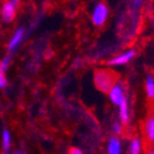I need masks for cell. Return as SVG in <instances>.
<instances>
[{
    "instance_id": "obj_1",
    "label": "cell",
    "mask_w": 154,
    "mask_h": 154,
    "mask_svg": "<svg viewBox=\"0 0 154 154\" xmlns=\"http://www.w3.org/2000/svg\"><path fill=\"white\" fill-rule=\"evenodd\" d=\"M119 75L110 69H96L94 73V84L97 90L109 93L110 89L117 83Z\"/></svg>"
},
{
    "instance_id": "obj_2",
    "label": "cell",
    "mask_w": 154,
    "mask_h": 154,
    "mask_svg": "<svg viewBox=\"0 0 154 154\" xmlns=\"http://www.w3.org/2000/svg\"><path fill=\"white\" fill-rule=\"evenodd\" d=\"M107 16H109V8L104 3H100L95 6V9L93 11L91 21H93V23L95 25V26L100 27L106 22Z\"/></svg>"
},
{
    "instance_id": "obj_3",
    "label": "cell",
    "mask_w": 154,
    "mask_h": 154,
    "mask_svg": "<svg viewBox=\"0 0 154 154\" xmlns=\"http://www.w3.org/2000/svg\"><path fill=\"white\" fill-rule=\"evenodd\" d=\"M143 132H144V138H146L147 146L149 148H152L153 143H154V110L149 113L148 119L144 122Z\"/></svg>"
},
{
    "instance_id": "obj_4",
    "label": "cell",
    "mask_w": 154,
    "mask_h": 154,
    "mask_svg": "<svg viewBox=\"0 0 154 154\" xmlns=\"http://www.w3.org/2000/svg\"><path fill=\"white\" fill-rule=\"evenodd\" d=\"M0 16H2L4 22H11L16 16V5L11 3L10 0L5 2L2 5V10H0Z\"/></svg>"
},
{
    "instance_id": "obj_5",
    "label": "cell",
    "mask_w": 154,
    "mask_h": 154,
    "mask_svg": "<svg viewBox=\"0 0 154 154\" xmlns=\"http://www.w3.org/2000/svg\"><path fill=\"white\" fill-rule=\"evenodd\" d=\"M107 94H109V96H110V100L112 101V104L117 105V106L121 104L122 100L126 97V96H125V93H123V88H122L119 83L115 84V85L110 89V91H109Z\"/></svg>"
},
{
    "instance_id": "obj_6",
    "label": "cell",
    "mask_w": 154,
    "mask_h": 154,
    "mask_svg": "<svg viewBox=\"0 0 154 154\" xmlns=\"http://www.w3.org/2000/svg\"><path fill=\"white\" fill-rule=\"evenodd\" d=\"M134 56H136V52H134L133 49H130L128 52L122 53V54H120V56H117V57L112 58V59L109 62V64H110V66H123V64L128 63L131 59H133Z\"/></svg>"
},
{
    "instance_id": "obj_7",
    "label": "cell",
    "mask_w": 154,
    "mask_h": 154,
    "mask_svg": "<svg viewBox=\"0 0 154 154\" xmlns=\"http://www.w3.org/2000/svg\"><path fill=\"white\" fill-rule=\"evenodd\" d=\"M23 35H25V30L23 29H17L16 30V32L14 33V36L11 37V40H10V42L8 45L9 52H14V51H16V48L19 47L21 41L23 40Z\"/></svg>"
},
{
    "instance_id": "obj_8",
    "label": "cell",
    "mask_w": 154,
    "mask_h": 154,
    "mask_svg": "<svg viewBox=\"0 0 154 154\" xmlns=\"http://www.w3.org/2000/svg\"><path fill=\"white\" fill-rule=\"evenodd\" d=\"M119 107H120V120L122 123L127 125L128 120H130V111H128V101L126 97L122 100V102L119 105Z\"/></svg>"
},
{
    "instance_id": "obj_9",
    "label": "cell",
    "mask_w": 154,
    "mask_h": 154,
    "mask_svg": "<svg viewBox=\"0 0 154 154\" xmlns=\"http://www.w3.org/2000/svg\"><path fill=\"white\" fill-rule=\"evenodd\" d=\"M121 152V140L117 137L110 138L107 143V153L110 154H119Z\"/></svg>"
},
{
    "instance_id": "obj_10",
    "label": "cell",
    "mask_w": 154,
    "mask_h": 154,
    "mask_svg": "<svg viewBox=\"0 0 154 154\" xmlns=\"http://www.w3.org/2000/svg\"><path fill=\"white\" fill-rule=\"evenodd\" d=\"M146 93L149 100H154V76L148 75L146 80Z\"/></svg>"
},
{
    "instance_id": "obj_11",
    "label": "cell",
    "mask_w": 154,
    "mask_h": 154,
    "mask_svg": "<svg viewBox=\"0 0 154 154\" xmlns=\"http://www.w3.org/2000/svg\"><path fill=\"white\" fill-rule=\"evenodd\" d=\"M2 144H3L4 152H8L11 146V134L8 130H4L2 133Z\"/></svg>"
},
{
    "instance_id": "obj_12",
    "label": "cell",
    "mask_w": 154,
    "mask_h": 154,
    "mask_svg": "<svg viewBox=\"0 0 154 154\" xmlns=\"http://www.w3.org/2000/svg\"><path fill=\"white\" fill-rule=\"evenodd\" d=\"M142 152V143L138 138H134L131 140V144H130V153L132 154H138Z\"/></svg>"
},
{
    "instance_id": "obj_13",
    "label": "cell",
    "mask_w": 154,
    "mask_h": 154,
    "mask_svg": "<svg viewBox=\"0 0 154 154\" xmlns=\"http://www.w3.org/2000/svg\"><path fill=\"white\" fill-rule=\"evenodd\" d=\"M10 62H11V59H10V57H9V56H8V57H5L2 62H0V72L5 73V72H6V69H8V67L10 66Z\"/></svg>"
},
{
    "instance_id": "obj_14",
    "label": "cell",
    "mask_w": 154,
    "mask_h": 154,
    "mask_svg": "<svg viewBox=\"0 0 154 154\" xmlns=\"http://www.w3.org/2000/svg\"><path fill=\"white\" fill-rule=\"evenodd\" d=\"M8 85V79L5 76V73L0 72V89H4Z\"/></svg>"
},
{
    "instance_id": "obj_15",
    "label": "cell",
    "mask_w": 154,
    "mask_h": 154,
    "mask_svg": "<svg viewBox=\"0 0 154 154\" xmlns=\"http://www.w3.org/2000/svg\"><path fill=\"white\" fill-rule=\"evenodd\" d=\"M113 132L116 133V134H120L122 132V126L120 123H115L113 125Z\"/></svg>"
},
{
    "instance_id": "obj_16",
    "label": "cell",
    "mask_w": 154,
    "mask_h": 154,
    "mask_svg": "<svg viewBox=\"0 0 154 154\" xmlns=\"http://www.w3.org/2000/svg\"><path fill=\"white\" fill-rule=\"evenodd\" d=\"M69 153H70V154H82V150H80V149L72 148V149H69Z\"/></svg>"
},
{
    "instance_id": "obj_17",
    "label": "cell",
    "mask_w": 154,
    "mask_h": 154,
    "mask_svg": "<svg viewBox=\"0 0 154 154\" xmlns=\"http://www.w3.org/2000/svg\"><path fill=\"white\" fill-rule=\"evenodd\" d=\"M142 3H143V0H133V5L136 8H139L140 5H142Z\"/></svg>"
},
{
    "instance_id": "obj_18",
    "label": "cell",
    "mask_w": 154,
    "mask_h": 154,
    "mask_svg": "<svg viewBox=\"0 0 154 154\" xmlns=\"http://www.w3.org/2000/svg\"><path fill=\"white\" fill-rule=\"evenodd\" d=\"M10 2H11V3H14L15 5H19V4H20V0H10Z\"/></svg>"
},
{
    "instance_id": "obj_19",
    "label": "cell",
    "mask_w": 154,
    "mask_h": 154,
    "mask_svg": "<svg viewBox=\"0 0 154 154\" xmlns=\"http://www.w3.org/2000/svg\"><path fill=\"white\" fill-rule=\"evenodd\" d=\"M153 147H154V143H153Z\"/></svg>"
}]
</instances>
